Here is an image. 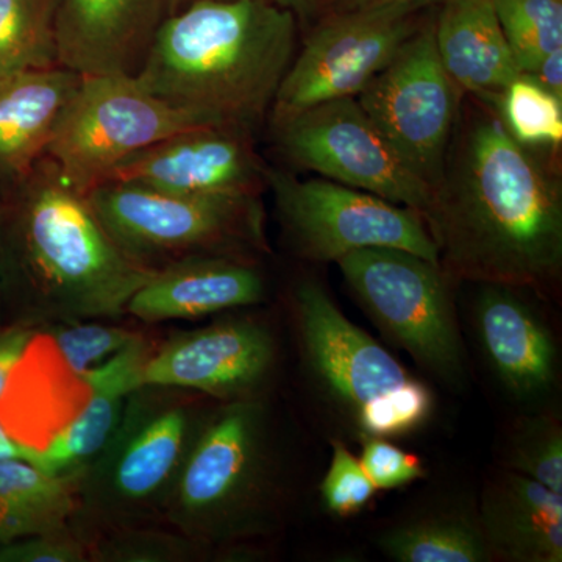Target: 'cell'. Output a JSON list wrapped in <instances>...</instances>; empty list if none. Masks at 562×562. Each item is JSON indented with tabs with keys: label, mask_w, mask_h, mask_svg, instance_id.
I'll list each match as a JSON object with an SVG mask.
<instances>
[{
	"label": "cell",
	"mask_w": 562,
	"mask_h": 562,
	"mask_svg": "<svg viewBox=\"0 0 562 562\" xmlns=\"http://www.w3.org/2000/svg\"><path fill=\"white\" fill-rule=\"evenodd\" d=\"M464 98L439 58L432 13L357 101L431 191L441 179Z\"/></svg>",
	"instance_id": "30bf717a"
},
{
	"label": "cell",
	"mask_w": 562,
	"mask_h": 562,
	"mask_svg": "<svg viewBox=\"0 0 562 562\" xmlns=\"http://www.w3.org/2000/svg\"><path fill=\"white\" fill-rule=\"evenodd\" d=\"M80 476H54L24 460L0 462V543L69 527Z\"/></svg>",
	"instance_id": "cb8c5ba5"
},
{
	"label": "cell",
	"mask_w": 562,
	"mask_h": 562,
	"mask_svg": "<svg viewBox=\"0 0 562 562\" xmlns=\"http://www.w3.org/2000/svg\"><path fill=\"white\" fill-rule=\"evenodd\" d=\"M361 468L376 491L397 490L424 479L425 468L417 454L405 452L383 438L362 436Z\"/></svg>",
	"instance_id": "836d02e7"
},
{
	"label": "cell",
	"mask_w": 562,
	"mask_h": 562,
	"mask_svg": "<svg viewBox=\"0 0 562 562\" xmlns=\"http://www.w3.org/2000/svg\"><path fill=\"white\" fill-rule=\"evenodd\" d=\"M277 362L266 325L251 319L214 322L155 347L143 371L146 386L173 387L222 402L258 398Z\"/></svg>",
	"instance_id": "5bb4252c"
},
{
	"label": "cell",
	"mask_w": 562,
	"mask_h": 562,
	"mask_svg": "<svg viewBox=\"0 0 562 562\" xmlns=\"http://www.w3.org/2000/svg\"><path fill=\"white\" fill-rule=\"evenodd\" d=\"M277 217L288 246L302 260L336 262L350 251L391 247L439 265L424 217L371 192L327 179L302 180L266 169Z\"/></svg>",
	"instance_id": "9c48e42d"
},
{
	"label": "cell",
	"mask_w": 562,
	"mask_h": 562,
	"mask_svg": "<svg viewBox=\"0 0 562 562\" xmlns=\"http://www.w3.org/2000/svg\"><path fill=\"white\" fill-rule=\"evenodd\" d=\"M292 306L306 372L353 424L366 403L412 379L382 344L344 316L316 280L297 283Z\"/></svg>",
	"instance_id": "4fadbf2b"
},
{
	"label": "cell",
	"mask_w": 562,
	"mask_h": 562,
	"mask_svg": "<svg viewBox=\"0 0 562 562\" xmlns=\"http://www.w3.org/2000/svg\"><path fill=\"white\" fill-rule=\"evenodd\" d=\"M165 18V0H58V65L135 77Z\"/></svg>",
	"instance_id": "e0dca14e"
},
{
	"label": "cell",
	"mask_w": 562,
	"mask_h": 562,
	"mask_svg": "<svg viewBox=\"0 0 562 562\" xmlns=\"http://www.w3.org/2000/svg\"><path fill=\"white\" fill-rule=\"evenodd\" d=\"M90 560L79 532L63 530L0 543V562H83Z\"/></svg>",
	"instance_id": "e575fe53"
},
{
	"label": "cell",
	"mask_w": 562,
	"mask_h": 562,
	"mask_svg": "<svg viewBox=\"0 0 562 562\" xmlns=\"http://www.w3.org/2000/svg\"><path fill=\"white\" fill-rule=\"evenodd\" d=\"M490 102L517 143L532 150H557L561 146L562 99L531 77L519 74Z\"/></svg>",
	"instance_id": "4316f807"
},
{
	"label": "cell",
	"mask_w": 562,
	"mask_h": 562,
	"mask_svg": "<svg viewBox=\"0 0 562 562\" xmlns=\"http://www.w3.org/2000/svg\"><path fill=\"white\" fill-rule=\"evenodd\" d=\"M3 195V295L35 327L116 319L157 269L111 239L87 194L47 155Z\"/></svg>",
	"instance_id": "7a4b0ae2"
},
{
	"label": "cell",
	"mask_w": 562,
	"mask_h": 562,
	"mask_svg": "<svg viewBox=\"0 0 562 562\" xmlns=\"http://www.w3.org/2000/svg\"><path fill=\"white\" fill-rule=\"evenodd\" d=\"M473 98V95H472ZM462 101L425 225L450 280L546 291L562 271V188L492 102Z\"/></svg>",
	"instance_id": "6da1fadb"
},
{
	"label": "cell",
	"mask_w": 562,
	"mask_h": 562,
	"mask_svg": "<svg viewBox=\"0 0 562 562\" xmlns=\"http://www.w3.org/2000/svg\"><path fill=\"white\" fill-rule=\"evenodd\" d=\"M376 546L397 562L494 561L476 509L438 506L390 525Z\"/></svg>",
	"instance_id": "d4e9b609"
},
{
	"label": "cell",
	"mask_w": 562,
	"mask_h": 562,
	"mask_svg": "<svg viewBox=\"0 0 562 562\" xmlns=\"http://www.w3.org/2000/svg\"><path fill=\"white\" fill-rule=\"evenodd\" d=\"M279 501L268 409L247 398L205 414L161 513L198 546H227L266 535Z\"/></svg>",
	"instance_id": "277c9868"
},
{
	"label": "cell",
	"mask_w": 562,
	"mask_h": 562,
	"mask_svg": "<svg viewBox=\"0 0 562 562\" xmlns=\"http://www.w3.org/2000/svg\"><path fill=\"white\" fill-rule=\"evenodd\" d=\"M91 387L46 331L33 335L0 395V424L27 452H40L79 417Z\"/></svg>",
	"instance_id": "d6986e66"
},
{
	"label": "cell",
	"mask_w": 562,
	"mask_h": 562,
	"mask_svg": "<svg viewBox=\"0 0 562 562\" xmlns=\"http://www.w3.org/2000/svg\"><path fill=\"white\" fill-rule=\"evenodd\" d=\"M40 330L50 336L63 358L79 373H87L139 338L138 333L98 321L55 322Z\"/></svg>",
	"instance_id": "4dcf8cb0"
},
{
	"label": "cell",
	"mask_w": 562,
	"mask_h": 562,
	"mask_svg": "<svg viewBox=\"0 0 562 562\" xmlns=\"http://www.w3.org/2000/svg\"><path fill=\"white\" fill-rule=\"evenodd\" d=\"M201 2V0H165L166 3V16L169 14L177 13V11L187 9L192 3Z\"/></svg>",
	"instance_id": "60d3db41"
},
{
	"label": "cell",
	"mask_w": 562,
	"mask_h": 562,
	"mask_svg": "<svg viewBox=\"0 0 562 562\" xmlns=\"http://www.w3.org/2000/svg\"><path fill=\"white\" fill-rule=\"evenodd\" d=\"M83 76L54 66L0 79V180L22 179L46 155L63 111Z\"/></svg>",
	"instance_id": "7402d4cb"
},
{
	"label": "cell",
	"mask_w": 562,
	"mask_h": 562,
	"mask_svg": "<svg viewBox=\"0 0 562 562\" xmlns=\"http://www.w3.org/2000/svg\"><path fill=\"white\" fill-rule=\"evenodd\" d=\"M58 0H0V79L58 65Z\"/></svg>",
	"instance_id": "484cf974"
},
{
	"label": "cell",
	"mask_w": 562,
	"mask_h": 562,
	"mask_svg": "<svg viewBox=\"0 0 562 562\" xmlns=\"http://www.w3.org/2000/svg\"><path fill=\"white\" fill-rule=\"evenodd\" d=\"M2 224H3V195L0 194V235H2Z\"/></svg>",
	"instance_id": "7bdbcfd3"
},
{
	"label": "cell",
	"mask_w": 562,
	"mask_h": 562,
	"mask_svg": "<svg viewBox=\"0 0 562 562\" xmlns=\"http://www.w3.org/2000/svg\"><path fill=\"white\" fill-rule=\"evenodd\" d=\"M266 279L251 257L195 255L157 269L127 305L128 316L155 322L198 319L265 302Z\"/></svg>",
	"instance_id": "ac0fdd59"
},
{
	"label": "cell",
	"mask_w": 562,
	"mask_h": 562,
	"mask_svg": "<svg viewBox=\"0 0 562 562\" xmlns=\"http://www.w3.org/2000/svg\"><path fill=\"white\" fill-rule=\"evenodd\" d=\"M528 77L538 81L542 88L552 92L557 98L562 99V49L543 57L535 70L528 74Z\"/></svg>",
	"instance_id": "74e56055"
},
{
	"label": "cell",
	"mask_w": 562,
	"mask_h": 562,
	"mask_svg": "<svg viewBox=\"0 0 562 562\" xmlns=\"http://www.w3.org/2000/svg\"><path fill=\"white\" fill-rule=\"evenodd\" d=\"M198 543L187 536L171 532L131 530L128 527L110 528L105 538L88 549L90 560L113 562L181 561L194 553Z\"/></svg>",
	"instance_id": "1f68e13d"
},
{
	"label": "cell",
	"mask_w": 562,
	"mask_h": 562,
	"mask_svg": "<svg viewBox=\"0 0 562 562\" xmlns=\"http://www.w3.org/2000/svg\"><path fill=\"white\" fill-rule=\"evenodd\" d=\"M432 408L435 398L430 387L412 376L366 403L357 414L355 427L360 438H397L420 428L430 419Z\"/></svg>",
	"instance_id": "f546056e"
},
{
	"label": "cell",
	"mask_w": 562,
	"mask_h": 562,
	"mask_svg": "<svg viewBox=\"0 0 562 562\" xmlns=\"http://www.w3.org/2000/svg\"><path fill=\"white\" fill-rule=\"evenodd\" d=\"M5 295H3V273H2V265H0V310H2V303Z\"/></svg>",
	"instance_id": "b9f144b4"
},
{
	"label": "cell",
	"mask_w": 562,
	"mask_h": 562,
	"mask_svg": "<svg viewBox=\"0 0 562 562\" xmlns=\"http://www.w3.org/2000/svg\"><path fill=\"white\" fill-rule=\"evenodd\" d=\"M446 0H339L335 9L330 11H347L358 9H371V7L382 5H408L414 9L427 10L431 7L441 5Z\"/></svg>",
	"instance_id": "f35d334b"
},
{
	"label": "cell",
	"mask_w": 562,
	"mask_h": 562,
	"mask_svg": "<svg viewBox=\"0 0 562 562\" xmlns=\"http://www.w3.org/2000/svg\"><path fill=\"white\" fill-rule=\"evenodd\" d=\"M199 127L217 125L155 98L133 76H83L46 155L76 190L87 194L136 151Z\"/></svg>",
	"instance_id": "ba28073f"
},
{
	"label": "cell",
	"mask_w": 562,
	"mask_h": 562,
	"mask_svg": "<svg viewBox=\"0 0 562 562\" xmlns=\"http://www.w3.org/2000/svg\"><path fill=\"white\" fill-rule=\"evenodd\" d=\"M87 199L111 239L150 269L195 255L251 257L269 250L260 195L172 194L106 181Z\"/></svg>",
	"instance_id": "8992f818"
},
{
	"label": "cell",
	"mask_w": 562,
	"mask_h": 562,
	"mask_svg": "<svg viewBox=\"0 0 562 562\" xmlns=\"http://www.w3.org/2000/svg\"><path fill=\"white\" fill-rule=\"evenodd\" d=\"M373 324L417 364L449 386L465 382V350L441 266L412 251L368 247L336 261Z\"/></svg>",
	"instance_id": "52a82bcc"
},
{
	"label": "cell",
	"mask_w": 562,
	"mask_h": 562,
	"mask_svg": "<svg viewBox=\"0 0 562 562\" xmlns=\"http://www.w3.org/2000/svg\"><path fill=\"white\" fill-rule=\"evenodd\" d=\"M281 157L295 168L371 192L424 214L430 188L408 168L357 98L322 102L269 122Z\"/></svg>",
	"instance_id": "7c38bea8"
},
{
	"label": "cell",
	"mask_w": 562,
	"mask_h": 562,
	"mask_svg": "<svg viewBox=\"0 0 562 562\" xmlns=\"http://www.w3.org/2000/svg\"><path fill=\"white\" fill-rule=\"evenodd\" d=\"M476 512L494 560L562 561V494L506 469L484 484Z\"/></svg>",
	"instance_id": "44dd1931"
},
{
	"label": "cell",
	"mask_w": 562,
	"mask_h": 562,
	"mask_svg": "<svg viewBox=\"0 0 562 562\" xmlns=\"http://www.w3.org/2000/svg\"><path fill=\"white\" fill-rule=\"evenodd\" d=\"M181 390L139 386L116 430L79 479V512L88 524L128 527L161 512L205 414Z\"/></svg>",
	"instance_id": "5b68a950"
},
{
	"label": "cell",
	"mask_w": 562,
	"mask_h": 562,
	"mask_svg": "<svg viewBox=\"0 0 562 562\" xmlns=\"http://www.w3.org/2000/svg\"><path fill=\"white\" fill-rule=\"evenodd\" d=\"M435 38L443 69L465 95L491 101L520 74L491 0L436 7Z\"/></svg>",
	"instance_id": "603a6c76"
},
{
	"label": "cell",
	"mask_w": 562,
	"mask_h": 562,
	"mask_svg": "<svg viewBox=\"0 0 562 562\" xmlns=\"http://www.w3.org/2000/svg\"><path fill=\"white\" fill-rule=\"evenodd\" d=\"M297 25L271 0H201L162 20L135 79L217 127L255 135L294 60Z\"/></svg>",
	"instance_id": "3957f363"
},
{
	"label": "cell",
	"mask_w": 562,
	"mask_h": 562,
	"mask_svg": "<svg viewBox=\"0 0 562 562\" xmlns=\"http://www.w3.org/2000/svg\"><path fill=\"white\" fill-rule=\"evenodd\" d=\"M428 10V9H427ZM408 5L333 11L313 24L277 91L269 122L357 98L428 18Z\"/></svg>",
	"instance_id": "8fae6325"
},
{
	"label": "cell",
	"mask_w": 562,
	"mask_h": 562,
	"mask_svg": "<svg viewBox=\"0 0 562 562\" xmlns=\"http://www.w3.org/2000/svg\"><path fill=\"white\" fill-rule=\"evenodd\" d=\"M38 330V327L25 321H18L10 325L0 324V395L11 371L21 360L33 335Z\"/></svg>",
	"instance_id": "d590c367"
},
{
	"label": "cell",
	"mask_w": 562,
	"mask_h": 562,
	"mask_svg": "<svg viewBox=\"0 0 562 562\" xmlns=\"http://www.w3.org/2000/svg\"><path fill=\"white\" fill-rule=\"evenodd\" d=\"M266 169L251 133L199 127L136 151L114 166L102 183L120 181L172 194L260 195Z\"/></svg>",
	"instance_id": "9a60e30c"
},
{
	"label": "cell",
	"mask_w": 562,
	"mask_h": 562,
	"mask_svg": "<svg viewBox=\"0 0 562 562\" xmlns=\"http://www.w3.org/2000/svg\"><path fill=\"white\" fill-rule=\"evenodd\" d=\"M473 325L487 366L514 401L532 405L557 390L558 347L553 333L522 288L480 283Z\"/></svg>",
	"instance_id": "2e32d148"
},
{
	"label": "cell",
	"mask_w": 562,
	"mask_h": 562,
	"mask_svg": "<svg viewBox=\"0 0 562 562\" xmlns=\"http://www.w3.org/2000/svg\"><path fill=\"white\" fill-rule=\"evenodd\" d=\"M520 74L562 49V0H491Z\"/></svg>",
	"instance_id": "83f0119b"
},
{
	"label": "cell",
	"mask_w": 562,
	"mask_h": 562,
	"mask_svg": "<svg viewBox=\"0 0 562 562\" xmlns=\"http://www.w3.org/2000/svg\"><path fill=\"white\" fill-rule=\"evenodd\" d=\"M27 458V450L14 442L13 439L0 441V462L9 460H24Z\"/></svg>",
	"instance_id": "ab89813d"
},
{
	"label": "cell",
	"mask_w": 562,
	"mask_h": 562,
	"mask_svg": "<svg viewBox=\"0 0 562 562\" xmlns=\"http://www.w3.org/2000/svg\"><path fill=\"white\" fill-rule=\"evenodd\" d=\"M154 344L139 336L109 361L81 373L91 387V398L76 420L44 450L29 452L27 460L54 476H80L120 424L125 403L143 386V371Z\"/></svg>",
	"instance_id": "ffe728a7"
},
{
	"label": "cell",
	"mask_w": 562,
	"mask_h": 562,
	"mask_svg": "<svg viewBox=\"0 0 562 562\" xmlns=\"http://www.w3.org/2000/svg\"><path fill=\"white\" fill-rule=\"evenodd\" d=\"M280 9L294 14L297 24L313 25L327 16L339 0H271Z\"/></svg>",
	"instance_id": "8d00e7d4"
},
{
	"label": "cell",
	"mask_w": 562,
	"mask_h": 562,
	"mask_svg": "<svg viewBox=\"0 0 562 562\" xmlns=\"http://www.w3.org/2000/svg\"><path fill=\"white\" fill-rule=\"evenodd\" d=\"M508 471L562 494V428L557 417L531 414L514 425L506 449Z\"/></svg>",
	"instance_id": "f1b7e54d"
},
{
	"label": "cell",
	"mask_w": 562,
	"mask_h": 562,
	"mask_svg": "<svg viewBox=\"0 0 562 562\" xmlns=\"http://www.w3.org/2000/svg\"><path fill=\"white\" fill-rule=\"evenodd\" d=\"M319 491L327 512L342 519L360 514L376 492L360 460L339 441L333 442L330 465Z\"/></svg>",
	"instance_id": "d6a6232c"
}]
</instances>
